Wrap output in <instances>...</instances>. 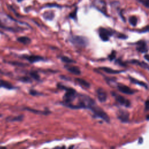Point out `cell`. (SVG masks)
Masks as SVG:
<instances>
[{"label": "cell", "instance_id": "obj_1", "mask_svg": "<svg viewBox=\"0 0 149 149\" xmlns=\"http://www.w3.org/2000/svg\"><path fill=\"white\" fill-rule=\"evenodd\" d=\"M76 98H77V104H69L65 105V107L72 109H87L90 110V109L96 104L94 99L86 94L78 93Z\"/></svg>", "mask_w": 149, "mask_h": 149}, {"label": "cell", "instance_id": "obj_2", "mask_svg": "<svg viewBox=\"0 0 149 149\" xmlns=\"http://www.w3.org/2000/svg\"><path fill=\"white\" fill-rule=\"evenodd\" d=\"M57 87L61 90L65 91V93L63 95V101L62 102V104L63 106L69 104H72L77 97L78 93L74 88L67 87L63 85L62 83H58Z\"/></svg>", "mask_w": 149, "mask_h": 149}, {"label": "cell", "instance_id": "obj_3", "mask_svg": "<svg viewBox=\"0 0 149 149\" xmlns=\"http://www.w3.org/2000/svg\"><path fill=\"white\" fill-rule=\"evenodd\" d=\"M90 110L93 113V117L96 118H100L103 120L106 123H110V118L108 115L105 112V111L97 105L96 104L93 105Z\"/></svg>", "mask_w": 149, "mask_h": 149}, {"label": "cell", "instance_id": "obj_4", "mask_svg": "<svg viewBox=\"0 0 149 149\" xmlns=\"http://www.w3.org/2000/svg\"><path fill=\"white\" fill-rule=\"evenodd\" d=\"M69 41L75 47H85L88 45V39L83 36L73 35L69 37Z\"/></svg>", "mask_w": 149, "mask_h": 149}, {"label": "cell", "instance_id": "obj_5", "mask_svg": "<svg viewBox=\"0 0 149 149\" xmlns=\"http://www.w3.org/2000/svg\"><path fill=\"white\" fill-rule=\"evenodd\" d=\"M115 33V31L111 29H106L105 27H101L98 29L99 37L101 38V40L104 42L109 41L110 37L112 36Z\"/></svg>", "mask_w": 149, "mask_h": 149}, {"label": "cell", "instance_id": "obj_6", "mask_svg": "<svg viewBox=\"0 0 149 149\" xmlns=\"http://www.w3.org/2000/svg\"><path fill=\"white\" fill-rule=\"evenodd\" d=\"M111 95L114 97L116 101L118 103H119L120 105L124 106L126 108H129L131 105L130 101L128 99L125 98L123 96L116 93L113 91H111Z\"/></svg>", "mask_w": 149, "mask_h": 149}, {"label": "cell", "instance_id": "obj_7", "mask_svg": "<svg viewBox=\"0 0 149 149\" xmlns=\"http://www.w3.org/2000/svg\"><path fill=\"white\" fill-rule=\"evenodd\" d=\"M92 4L98 10L107 16V2L105 0H93Z\"/></svg>", "mask_w": 149, "mask_h": 149}, {"label": "cell", "instance_id": "obj_8", "mask_svg": "<svg viewBox=\"0 0 149 149\" xmlns=\"http://www.w3.org/2000/svg\"><path fill=\"white\" fill-rule=\"evenodd\" d=\"M129 112L125 109H120L117 111L116 116L118 119L122 123H127L129 120Z\"/></svg>", "mask_w": 149, "mask_h": 149}, {"label": "cell", "instance_id": "obj_9", "mask_svg": "<svg viewBox=\"0 0 149 149\" xmlns=\"http://www.w3.org/2000/svg\"><path fill=\"white\" fill-rule=\"evenodd\" d=\"M116 87L117 89L121 93L126 94H129V95H132L134 94L135 93V91L129 87H128L126 85H125L122 83H116Z\"/></svg>", "mask_w": 149, "mask_h": 149}, {"label": "cell", "instance_id": "obj_10", "mask_svg": "<svg viewBox=\"0 0 149 149\" xmlns=\"http://www.w3.org/2000/svg\"><path fill=\"white\" fill-rule=\"evenodd\" d=\"M21 58L25 59L27 60L30 63H34L40 61H45V59L42 56H41L40 55H23L20 56Z\"/></svg>", "mask_w": 149, "mask_h": 149}, {"label": "cell", "instance_id": "obj_11", "mask_svg": "<svg viewBox=\"0 0 149 149\" xmlns=\"http://www.w3.org/2000/svg\"><path fill=\"white\" fill-rule=\"evenodd\" d=\"M136 49L141 53H147L148 51L147 44L145 40H140L136 42Z\"/></svg>", "mask_w": 149, "mask_h": 149}, {"label": "cell", "instance_id": "obj_12", "mask_svg": "<svg viewBox=\"0 0 149 149\" xmlns=\"http://www.w3.org/2000/svg\"><path fill=\"white\" fill-rule=\"evenodd\" d=\"M98 100L101 102H105L107 100V93L102 88H98L96 90Z\"/></svg>", "mask_w": 149, "mask_h": 149}, {"label": "cell", "instance_id": "obj_13", "mask_svg": "<svg viewBox=\"0 0 149 149\" xmlns=\"http://www.w3.org/2000/svg\"><path fill=\"white\" fill-rule=\"evenodd\" d=\"M64 68L68 72H69L72 74H75V75H80L81 73L80 68L77 66H72V65H65Z\"/></svg>", "mask_w": 149, "mask_h": 149}, {"label": "cell", "instance_id": "obj_14", "mask_svg": "<svg viewBox=\"0 0 149 149\" xmlns=\"http://www.w3.org/2000/svg\"><path fill=\"white\" fill-rule=\"evenodd\" d=\"M25 110H27L30 112L34 113L35 114H38V115H48L49 114L51 113V111L48 110V109H45V111H41V110H38V109H33V108H24Z\"/></svg>", "mask_w": 149, "mask_h": 149}, {"label": "cell", "instance_id": "obj_15", "mask_svg": "<svg viewBox=\"0 0 149 149\" xmlns=\"http://www.w3.org/2000/svg\"><path fill=\"white\" fill-rule=\"evenodd\" d=\"M127 63H130L132 64H134V65H137L143 68H144L147 70L149 69V67H148V64L144 61H139L137 59H131L130 61H127Z\"/></svg>", "mask_w": 149, "mask_h": 149}, {"label": "cell", "instance_id": "obj_16", "mask_svg": "<svg viewBox=\"0 0 149 149\" xmlns=\"http://www.w3.org/2000/svg\"><path fill=\"white\" fill-rule=\"evenodd\" d=\"M100 69H101V70L107 73L108 74H119L122 72H125V70H115L109 67H105V66H102V67H100L99 68Z\"/></svg>", "mask_w": 149, "mask_h": 149}, {"label": "cell", "instance_id": "obj_17", "mask_svg": "<svg viewBox=\"0 0 149 149\" xmlns=\"http://www.w3.org/2000/svg\"><path fill=\"white\" fill-rule=\"evenodd\" d=\"M129 80H130V81L132 83H133L134 84H138L140 86H142V87H144L146 90H148V85H147V83H144L142 81L138 80L136 79H134V78H133V77H132L130 76H129Z\"/></svg>", "mask_w": 149, "mask_h": 149}, {"label": "cell", "instance_id": "obj_18", "mask_svg": "<svg viewBox=\"0 0 149 149\" xmlns=\"http://www.w3.org/2000/svg\"><path fill=\"white\" fill-rule=\"evenodd\" d=\"M75 80L79 83V85L81 86L86 88H89L90 87V84L89 82L86 81L84 79H80V78H75Z\"/></svg>", "mask_w": 149, "mask_h": 149}, {"label": "cell", "instance_id": "obj_19", "mask_svg": "<svg viewBox=\"0 0 149 149\" xmlns=\"http://www.w3.org/2000/svg\"><path fill=\"white\" fill-rule=\"evenodd\" d=\"M24 115H20L16 116H9L8 117L6 120L8 122H20L23 119Z\"/></svg>", "mask_w": 149, "mask_h": 149}, {"label": "cell", "instance_id": "obj_20", "mask_svg": "<svg viewBox=\"0 0 149 149\" xmlns=\"http://www.w3.org/2000/svg\"><path fill=\"white\" fill-rule=\"evenodd\" d=\"M55 16L54 12L53 11H46L42 14V17L47 20H52Z\"/></svg>", "mask_w": 149, "mask_h": 149}, {"label": "cell", "instance_id": "obj_21", "mask_svg": "<svg viewBox=\"0 0 149 149\" xmlns=\"http://www.w3.org/2000/svg\"><path fill=\"white\" fill-rule=\"evenodd\" d=\"M17 41H19L20 43H22L23 44L27 45V44H30L31 40L26 36H22V37H19L17 38Z\"/></svg>", "mask_w": 149, "mask_h": 149}, {"label": "cell", "instance_id": "obj_22", "mask_svg": "<svg viewBox=\"0 0 149 149\" xmlns=\"http://www.w3.org/2000/svg\"><path fill=\"white\" fill-rule=\"evenodd\" d=\"M60 59L63 62H64L66 64H71V63H76V61L75 60H74L68 56H61Z\"/></svg>", "mask_w": 149, "mask_h": 149}, {"label": "cell", "instance_id": "obj_23", "mask_svg": "<svg viewBox=\"0 0 149 149\" xmlns=\"http://www.w3.org/2000/svg\"><path fill=\"white\" fill-rule=\"evenodd\" d=\"M0 84H1V87H4L5 88H7V89H9V90L14 89L15 88L13 86H12L11 84V83H9L8 81H6L0 80Z\"/></svg>", "mask_w": 149, "mask_h": 149}, {"label": "cell", "instance_id": "obj_24", "mask_svg": "<svg viewBox=\"0 0 149 149\" xmlns=\"http://www.w3.org/2000/svg\"><path fill=\"white\" fill-rule=\"evenodd\" d=\"M29 74H30V76H31V77L33 79H34V80H35L36 81L40 80V76L38 74V72L37 71H36V70H31V71H30L29 72Z\"/></svg>", "mask_w": 149, "mask_h": 149}, {"label": "cell", "instance_id": "obj_25", "mask_svg": "<svg viewBox=\"0 0 149 149\" xmlns=\"http://www.w3.org/2000/svg\"><path fill=\"white\" fill-rule=\"evenodd\" d=\"M129 23L133 27H135L138 22V19L136 16H131L129 18Z\"/></svg>", "mask_w": 149, "mask_h": 149}, {"label": "cell", "instance_id": "obj_26", "mask_svg": "<svg viewBox=\"0 0 149 149\" xmlns=\"http://www.w3.org/2000/svg\"><path fill=\"white\" fill-rule=\"evenodd\" d=\"M19 80L22 82H24V83H31L32 82V80L31 79L28 77V76H22V77H20L19 78Z\"/></svg>", "mask_w": 149, "mask_h": 149}, {"label": "cell", "instance_id": "obj_27", "mask_svg": "<svg viewBox=\"0 0 149 149\" xmlns=\"http://www.w3.org/2000/svg\"><path fill=\"white\" fill-rule=\"evenodd\" d=\"M29 94L33 96H38V95H41L42 94L41 93L38 92V91L34 90V89H31L29 90Z\"/></svg>", "mask_w": 149, "mask_h": 149}, {"label": "cell", "instance_id": "obj_28", "mask_svg": "<svg viewBox=\"0 0 149 149\" xmlns=\"http://www.w3.org/2000/svg\"><path fill=\"white\" fill-rule=\"evenodd\" d=\"M138 2L141 3L146 8L149 7V0H136Z\"/></svg>", "mask_w": 149, "mask_h": 149}, {"label": "cell", "instance_id": "obj_29", "mask_svg": "<svg viewBox=\"0 0 149 149\" xmlns=\"http://www.w3.org/2000/svg\"><path fill=\"white\" fill-rule=\"evenodd\" d=\"M116 51H114V50H113V51L111 52V53L108 55V59H109V60L110 61H113V60L115 59V58H116Z\"/></svg>", "mask_w": 149, "mask_h": 149}, {"label": "cell", "instance_id": "obj_30", "mask_svg": "<svg viewBox=\"0 0 149 149\" xmlns=\"http://www.w3.org/2000/svg\"><path fill=\"white\" fill-rule=\"evenodd\" d=\"M115 63H117L118 65L122 66H126V62H123L122 60H120V59H117L115 60Z\"/></svg>", "mask_w": 149, "mask_h": 149}, {"label": "cell", "instance_id": "obj_31", "mask_svg": "<svg viewBox=\"0 0 149 149\" xmlns=\"http://www.w3.org/2000/svg\"><path fill=\"white\" fill-rule=\"evenodd\" d=\"M77 9L76 8L75 10H74L73 12L69 14V17L73 19H76V16H77Z\"/></svg>", "mask_w": 149, "mask_h": 149}, {"label": "cell", "instance_id": "obj_32", "mask_svg": "<svg viewBox=\"0 0 149 149\" xmlns=\"http://www.w3.org/2000/svg\"><path fill=\"white\" fill-rule=\"evenodd\" d=\"M116 37L119 38V39H122V40H125L127 38V36L123 33H118L117 35H116Z\"/></svg>", "mask_w": 149, "mask_h": 149}, {"label": "cell", "instance_id": "obj_33", "mask_svg": "<svg viewBox=\"0 0 149 149\" xmlns=\"http://www.w3.org/2000/svg\"><path fill=\"white\" fill-rule=\"evenodd\" d=\"M9 63L13 65H16V66H24L27 65L26 63H21V62H10Z\"/></svg>", "mask_w": 149, "mask_h": 149}, {"label": "cell", "instance_id": "obj_34", "mask_svg": "<svg viewBox=\"0 0 149 149\" xmlns=\"http://www.w3.org/2000/svg\"><path fill=\"white\" fill-rule=\"evenodd\" d=\"M145 105V111H148L149 109V101L148 100H147L144 102Z\"/></svg>", "mask_w": 149, "mask_h": 149}, {"label": "cell", "instance_id": "obj_35", "mask_svg": "<svg viewBox=\"0 0 149 149\" xmlns=\"http://www.w3.org/2000/svg\"><path fill=\"white\" fill-rule=\"evenodd\" d=\"M148 55H147V54H146V55H144V59L147 61H149V59H148Z\"/></svg>", "mask_w": 149, "mask_h": 149}, {"label": "cell", "instance_id": "obj_36", "mask_svg": "<svg viewBox=\"0 0 149 149\" xmlns=\"http://www.w3.org/2000/svg\"><path fill=\"white\" fill-rule=\"evenodd\" d=\"M139 139H140V140H139V144H141L143 143V138L142 137H140Z\"/></svg>", "mask_w": 149, "mask_h": 149}, {"label": "cell", "instance_id": "obj_37", "mask_svg": "<svg viewBox=\"0 0 149 149\" xmlns=\"http://www.w3.org/2000/svg\"><path fill=\"white\" fill-rule=\"evenodd\" d=\"M17 1L19 2H22V1H23V0H17Z\"/></svg>", "mask_w": 149, "mask_h": 149}, {"label": "cell", "instance_id": "obj_38", "mask_svg": "<svg viewBox=\"0 0 149 149\" xmlns=\"http://www.w3.org/2000/svg\"><path fill=\"white\" fill-rule=\"evenodd\" d=\"M147 120H148V115H147Z\"/></svg>", "mask_w": 149, "mask_h": 149}, {"label": "cell", "instance_id": "obj_39", "mask_svg": "<svg viewBox=\"0 0 149 149\" xmlns=\"http://www.w3.org/2000/svg\"><path fill=\"white\" fill-rule=\"evenodd\" d=\"M1 87V84H0V87Z\"/></svg>", "mask_w": 149, "mask_h": 149}]
</instances>
